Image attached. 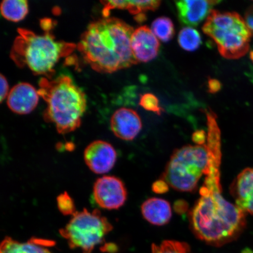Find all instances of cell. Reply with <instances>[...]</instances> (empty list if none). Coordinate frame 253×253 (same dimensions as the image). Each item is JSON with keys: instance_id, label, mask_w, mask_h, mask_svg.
<instances>
[{"instance_id": "obj_1", "label": "cell", "mask_w": 253, "mask_h": 253, "mask_svg": "<svg viewBox=\"0 0 253 253\" xmlns=\"http://www.w3.org/2000/svg\"><path fill=\"white\" fill-rule=\"evenodd\" d=\"M209 163L200 197L189 211L190 227L199 240L214 247L235 241L246 229V213L222 195L221 132L215 115L207 117Z\"/></svg>"}, {"instance_id": "obj_2", "label": "cell", "mask_w": 253, "mask_h": 253, "mask_svg": "<svg viewBox=\"0 0 253 253\" xmlns=\"http://www.w3.org/2000/svg\"><path fill=\"white\" fill-rule=\"evenodd\" d=\"M134 31L120 19H99L88 25L77 49L94 71L111 74L138 63L131 47Z\"/></svg>"}, {"instance_id": "obj_3", "label": "cell", "mask_w": 253, "mask_h": 253, "mask_svg": "<svg viewBox=\"0 0 253 253\" xmlns=\"http://www.w3.org/2000/svg\"><path fill=\"white\" fill-rule=\"evenodd\" d=\"M41 25L45 31L43 34L18 28V36L14 40L10 57L20 67H27L34 74L50 79L54 74L56 63L61 58L70 55L77 45L57 40L51 32V20L43 19Z\"/></svg>"}, {"instance_id": "obj_4", "label": "cell", "mask_w": 253, "mask_h": 253, "mask_svg": "<svg viewBox=\"0 0 253 253\" xmlns=\"http://www.w3.org/2000/svg\"><path fill=\"white\" fill-rule=\"evenodd\" d=\"M38 92L47 104L44 120L53 123L59 134H68L81 126L86 109V97L70 77L41 78Z\"/></svg>"}, {"instance_id": "obj_5", "label": "cell", "mask_w": 253, "mask_h": 253, "mask_svg": "<svg viewBox=\"0 0 253 253\" xmlns=\"http://www.w3.org/2000/svg\"><path fill=\"white\" fill-rule=\"evenodd\" d=\"M202 30L216 43L220 55L237 59L249 51L253 33L236 12L211 11Z\"/></svg>"}, {"instance_id": "obj_6", "label": "cell", "mask_w": 253, "mask_h": 253, "mask_svg": "<svg viewBox=\"0 0 253 253\" xmlns=\"http://www.w3.org/2000/svg\"><path fill=\"white\" fill-rule=\"evenodd\" d=\"M208 163L207 144L185 145L173 152L160 179L176 191L194 192L207 169Z\"/></svg>"}, {"instance_id": "obj_7", "label": "cell", "mask_w": 253, "mask_h": 253, "mask_svg": "<svg viewBox=\"0 0 253 253\" xmlns=\"http://www.w3.org/2000/svg\"><path fill=\"white\" fill-rule=\"evenodd\" d=\"M113 229L112 224L98 210L86 209L77 211L65 227L59 230L71 249H81L83 253H91L103 243Z\"/></svg>"}, {"instance_id": "obj_8", "label": "cell", "mask_w": 253, "mask_h": 253, "mask_svg": "<svg viewBox=\"0 0 253 253\" xmlns=\"http://www.w3.org/2000/svg\"><path fill=\"white\" fill-rule=\"evenodd\" d=\"M93 197L100 208L116 210L126 203L127 191L121 179L115 176L106 175L94 182Z\"/></svg>"}, {"instance_id": "obj_9", "label": "cell", "mask_w": 253, "mask_h": 253, "mask_svg": "<svg viewBox=\"0 0 253 253\" xmlns=\"http://www.w3.org/2000/svg\"><path fill=\"white\" fill-rule=\"evenodd\" d=\"M118 154L112 144L103 140L91 142L85 148L84 160L88 169L96 174L109 172L115 166Z\"/></svg>"}, {"instance_id": "obj_10", "label": "cell", "mask_w": 253, "mask_h": 253, "mask_svg": "<svg viewBox=\"0 0 253 253\" xmlns=\"http://www.w3.org/2000/svg\"><path fill=\"white\" fill-rule=\"evenodd\" d=\"M110 127L117 137L131 141L141 130V120L135 110L123 107L113 114L110 120Z\"/></svg>"}, {"instance_id": "obj_11", "label": "cell", "mask_w": 253, "mask_h": 253, "mask_svg": "<svg viewBox=\"0 0 253 253\" xmlns=\"http://www.w3.org/2000/svg\"><path fill=\"white\" fill-rule=\"evenodd\" d=\"M132 52L137 62H147L156 58L160 43L153 31L147 26L134 30L131 39Z\"/></svg>"}, {"instance_id": "obj_12", "label": "cell", "mask_w": 253, "mask_h": 253, "mask_svg": "<svg viewBox=\"0 0 253 253\" xmlns=\"http://www.w3.org/2000/svg\"><path fill=\"white\" fill-rule=\"evenodd\" d=\"M39 98L38 90L31 84L20 83L9 91L7 103L12 112L19 115H26L36 109Z\"/></svg>"}, {"instance_id": "obj_13", "label": "cell", "mask_w": 253, "mask_h": 253, "mask_svg": "<svg viewBox=\"0 0 253 253\" xmlns=\"http://www.w3.org/2000/svg\"><path fill=\"white\" fill-rule=\"evenodd\" d=\"M230 193L237 207L253 215V167L243 169L236 176L230 186Z\"/></svg>"}, {"instance_id": "obj_14", "label": "cell", "mask_w": 253, "mask_h": 253, "mask_svg": "<svg viewBox=\"0 0 253 253\" xmlns=\"http://www.w3.org/2000/svg\"><path fill=\"white\" fill-rule=\"evenodd\" d=\"M220 1H203V0H183L176 1L180 21L188 26H197L208 17L212 8Z\"/></svg>"}, {"instance_id": "obj_15", "label": "cell", "mask_w": 253, "mask_h": 253, "mask_svg": "<svg viewBox=\"0 0 253 253\" xmlns=\"http://www.w3.org/2000/svg\"><path fill=\"white\" fill-rule=\"evenodd\" d=\"M141 210L144 219L153 225H166L171 219V207L165 199H148L142 204Z\"/></svg>"}, {"instance_id": "obj_16", "label": "cell", "mask_w": 253, "mask_h": 253, "mask_svg": "<svg viewBox=\"0 0 253 253\" xmlns=\"http://www.w3.org/2000/svg\"><path fill=\"white\" fill-rule=\"evenodd\" d=\"M53 245L50 240L33 238L21 243L6 237L0 246V253H51L47 247Z\"/></svg>"}, {"instance_id": "obj_17", "label": "cell", "mask_w": 253, "mask_h": 253, "mask_svg": "<svg viewBox=\"0 0 253 253\" xmlns=\"http://www.w3.org/2000/svg\"><path fill=\"white\" fill-rule=\"evenodd\" d=\"M1 14L7 20L18 22L25 17L28 12L26 0H4L1 4Z\"/></svg>"}, {"instance_id": "obj_18", "label": "cell", "mask_w": 253, "mask_h": 253, "mask_svg": "<svg viewBox=\"0 0 253 253\" xmlns=\"http://www.w3.org/2000/svg\"><path fill=\"white\" fill-rule=\"evenodd\" d=\"M160 1L157 0H145V1H124L118 0L115 7L118 9H128L129 12L135 16L145 14L147 11H154L160 7Z\"/></svg>"}, {"instance_id": "obj_19", "label": "cell", "mask_w": 253, "mask_h": 253, "mask_svg": "<svg viewBox=\"0 0 253 253\" xmlns=\"http://www.w3.org/2000/svg\"><path fill=\"white\" fill-rule=\"evenodd\" d=\"M151 28L155 36L164 42L171 40L175 34L172 21L166 17L157 18L152 24Z\"/></svg>"}, {"instance_id": "obj_20", "label": "cell", "mask_w": 253, "mask_h": 253, "mask_svg": "<svg viewBox=\"0 0 253 253\" xmlns=\"http://www.w3.org/2000/svg\"><path fill=\"white\" fill-rule=\"evenodd\" d=\"M178 43L186 51H195L201 45V37L194 28L186 27L179 32Z\"/></svg>"}, {"instance_id": "obj_21", "label": "cell", "mask_w": 253, "mask_h": 253, "mask_svg": "<svg viewBox=\"0 0 253 253\" xmlns=\"http://www.w3.org/2000/svg\"><path fill=\"white\" fill-rule=\"evenodd\" d=\"M152 253H192L188 243L176 240H164L160 245L151 246Z\"/></svg>"}, {"instance_id": "obj_22", "label": "cell", "mask_w": 253, "mask_h": 253, "mask_svg": "<svg viewBox=\"0 0 253 253\" xmlns=\"http://www.w3.org/2000/svg\"><path fill=\"white\" fill-rule=\"evenodd\" d=\"M56 201L59 211L65 216H72L77 212L75 202L68 192H65L60 194L57 197Z\"/></svg>"}, {"instance_id": "obj_23", "label": "cell", "mask_w": 253, "mask_h": 253, "mask_svg": "<svg viewBox=\"0 0 253 253\" xmlns=\"http://www.w3.org/2000/svg\"><path fill=\"white\" fill-rule=\"evenodd\" d=\"M140 105L145 110L156 113L158 115H161L164 111L160 105L158 98L152 93H145L141 95Z\"/></svg>"}, {"instance_id": "obj_24", "label": "cell", "mask_w": 253, "mask_h": 253, "mask_svg": "<svg viewBox=\"0 0 253 253\" xmlns=\"http://www.w3.org/2000/svg\"><path fill=\"white\" fill-rule=\"evenodd\" d=\"M169 186L164 180L160 179L152 185V190L157 194H164L169 192Z\"/></svg>"}, {"instance_id": "obj_25", "label": "cell", "mask_w": 253, "mask_h": 253, "mask_svg": "<svg viewBox=\"0 0 253 253\" xmlns=\"http://www.w3.org/2000/svg\"><path fill=\"white\" fill-rule=\"evenodd\" d=\"M192 140L196 145H202L207 144V132L202 129L195 131L192 134Z\"/></svg>"}, {"instance_id": "obj_26", "label": "cell", "mask_w": 253, "mask_h": 253, "mask_svg": "<svg viewBox=\"0 0 253 253\" xmlns=\"http://www.w3.org/2000/svg\"><path fill=\"white\" fill-rule=\"evenodd\" d=\"M189 204L187 202L180 199L176 201L173 205V210L179 214H185L188 211Z\"/></svg>"}, {"instance_id": "obj_27", "label": "cell", "mask_w": 253, "mask_h": 253, "mask_svg": "<svg viewBox=\"0 0 253 253\" xmlns=\"http://www.w3.org/2000/svg\"><path fill=\"white\" fill-rule=\"evenodd\" d=\"M0 86H1V96H0V101L1 103L2 101L6 99V97H8L9 94L8 90V84L7 81V79L5 78L3 75H0Z\"/></svg>"}, {"instance_id": "obj_28", "label": "cell", "mask_w": 253, "mask_h": 253, "mask_svg": "<svg viewBox=\"0 0 253 253\" xmlns=\"http://www.w3.org/2000/svg\"><path fill=\"white\" fill-rule=\"evenodd\" d=\"M221 84L217 79L209 78L208 82V92L214 94L220 91L221 88Z\"/></svg>"}, {"instance_id": "obj_29", "label": "cell", "mask_w": 253, "mask_h": 253, "mask_svg": "<svg viewBox=\"0 0 253 253\" xmlns=\"http://www.w3.org/2000/svg\"><path fill=\"white\" fill-rule=\"evenodd\" d=\"M245 18L247 25L253 33V4L246 11Z\"/></svg>"}, {"instance_id": "obj_30", "label": "cell", "mask_w": 253, "mask_h": 253, "mask_svg": "<svg viewBox=\"0 0 253 253\" xmlns=\"http://www.w3.org/2000/svg\"><path fill=\"white\" fill-rule=\"evenodd\" d=\"M242 253H253V251L251 249L246 248L243 250Z\"/></svg>"}, {"instance_id": "obj_31", "label": "cell", "mask_w": 253, "mask_h": 253, "mask_svg": "<svg viewBox=\"0 0 253 253\" xmlns=\"http://www.w3.org/2000/svg\"><path fill=\"white\" fill-rule=\"evenodd\" d=\"M250 57H251V59L252 61L253 62V50L251 52V54H250Z\"/></svg>"}]
</instances>
